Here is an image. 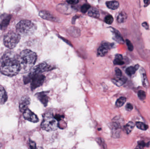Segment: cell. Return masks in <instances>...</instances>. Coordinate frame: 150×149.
Here are the masks:
<instances>
[{
  "label": "cell",
  "instance_id": "6da1fadb",
  "mask_svg": "<svg viewBox=\"0 0 150 149\" xmlns=\"http://www.w3.org/2000/svg\"><path fill=\"white\" fill-rule=\"evenodd\" d=\"M1 72L9 77L16 76L21 71L18 56L11 52H6L1 59Z\"/></svg>",
  "mask_w": 150,
  "mask_h": 149
},
{
  "label": "cell",
  "instance_id": "7a4b0ae2",
  "mask_svg": "<svg viewBox=\"0 0 150 149\" xmlns=\"http://www.w3.org/2000/svg\"><path fill=\"white\" fill-rule=\"evenodd\" d=\"M18 59L21 71H27L35 64L37 61V55L30 50H24L18 55Z\"/></svg>",
  "mask_w": 150,
  "mask_h": 149
},
{
  "label": "cell",
  "instance_id": "3957f363",
  "mask_svg": "<svg viewBox=\"0 0 150 149\" xmlns=\"http://www.w3.org/2000/svg\"><path fill=\"white\" fill-rule=\"evenodd\" d=\"M37 29L36 25L30 21L23 20L16 25L17 32L19 35L27 36L33 33Z\"/></svg>",
  "mask_w": 150,
  "mask_h": 149
},
{
  "label": "cell",
  "instance_id": "277c9868",
  "mask_svg": "<svg viewBox=\"0 0 150 149\" xmlns=\"http://www.w3.org/2000/svg\"><path fill=\"white\" fill-rule=\"evenodd\" d=\"M41 127L42 129L45 131L48 132L54 131L59 127L58 121L52 113H47L44 115Z\"/></svg>",
  "mask_w": 150,
  "mask_h": 149
},
{
  "label": "cell",
  "instance_id": "5b68a950",
  "mask_svg": "<svg viewBox=\"0 0 150 149\" xmlns=\"http://www.w3.org/2000/svg\"><path fill=\"white\" fill-rule=\"evenodd\" d=\"M45 77L42 74L32 75L29 74L28 76L24 78V82L25 84L31 81V89L33 91L42 85L45 82Z\"/></svg>",
  "mask_w": 150,
  "mask_h": 149
},
{
  "label": "cell",
  "instance_id": "8992f818",
  "mask_svg": "<svg viewBox=\"0 0 150 149\" xmlns=\"http://www.w3.org/2000/svg\"><path fill=\"white\" fill-rule=\"evenodd\" d=\"M20 36L17 32L9 31L4 36V44L9 49L15 48L19 43Z\"/></svg>",
  "mask_w": 150,
  "mask_h": 149
},
{
  "label": "cell",
  "instance_id": "52a82bcc",
  "mask_svg": "<svg viewBox=\"0 0 150 149\" xmlns=\"http://www.w3.org/2000/svg\"><path fill=\"white\" fill-rule=\"evenodd\" d=\"M124 124L123 118L120 116H115L112 120V135L114 138H119Z\"/></svg>",
  "mask_w": 150,
  "mask_h": 149
},
{
  "label": "cell",
  "instance_id": "ba28073f",
  "mask_svg": "<svg viewBox=\"0 0 150 149\" xmlns=\"http://www.w3.org/2000/svg\"><path fill=\"white\" fill-rule=\"evenodd\" d=\"M52 69V66L45 63H42L34 67L29 74L30 75L39 74L44 72L49 71Z\"/></svg>",
  "mask_w": 150,
  "mask_h": 149
},
{
  "label": "cell",
  "instance_id": "9c48e42d",
  "mask_svg": "<svg viewBox=\"0 0 150 149\" xmlns=\"http://www.w3.org/2000/svg\"><path fill=\"white\" fill-rule=\"evenodd\" d=\"M30 103V99L28 96L26 95L23 96L19 101V108L20 112L24 113L26 109H28Z\"/></svg>",
  "mask_w": 150,
  "mask_h": 149
},
{
  "label": "cell",
  "instance_id": "30bf717a",
  "mask_svg": "<svg viewBox=\"0 0 150 149\" xmlns=\"http://www.w3.org/2000/svg\"><path fill=\"white\" fill-rule=\"evenodd\" d=\"M23 115L25 120L31 122L36 123L39 121L37 115L28 108L24 112Z\"/></svg>",
  "mask_w": 150,
  "mask_h": 149
},
{
  "label": "cell",
  "instance_id": "8fae6325",
  "mask_svg": "<svg viewBox=\"0 0 150 149\" xmlns=\"http://www.w3.org/2000/svg\"><path fill=\"white\" fill-rule=\"evenodd\" d=\"M111 45L107 42H104L101 44L98 50V55L100 57H104L108 52L111 47Z\"/></svg>",
  "mask_w": 150,
  "mask_h": 149
},
{
  "label": "cell",
  "instance_id": "7c38bea8",
  "mask_svg": "<svg viewBox=\"0 0 150 149\" xmlns=\"http://www.w3.org/2000/svg\"><path fill=\"white\" fill-rule=\"evenodd\" d=\"M36 96L45 106H47L48 100H49V98L47 96V92L38 93L36 94Z\"/></svg>",
  "mask_w": 150,
  "mask_h": 149
},
{
  "label": "cell",
  "instance_id": "4fadbf2b",
  "mask_svg": "<svg viewBox=\"0 0 150 149\" xmlns=\"http://www.w3.org/2000/svg\"><path fill=\"white\" fill-rule=\"evenodd\" d=\"M39 15L40 17L46 20L54 21V22H56L58 21V19L57 18L54 17L50 12L46 10H41L40 11Z\"/></svg>",
  "mask_w": 150,
  "mask_h": 149
},
{
  "label": "cell",
  "instance_id": "5bb4252c",
  "mask_svg": "<svg viewBox=\"0 0 150 149\" xmlns=\"http://www.w3.org/2000/svg\"><path fill=\"white\" fill-rule=\"evenodd\" d=\"M11 19V16L10 15H7L6 16H4L1 20L0 22V27L2 30H4L8 27L10 20Z\"/></svg>",
  "mask_w": 150,
  "mask_h": 149
},
{
  "label": "cell",
  "instance_id": "9a60e30c",
  "mask_svg": "<svg viewBox=\"0 0 150 149\" xmlns=\"http://www.w3.org/2000/svg\"><path fill=\"white\" fill-rule=\"evenodd\" d=\"M8 99L7 93L4 88L0 85V104H4Z\"/></svg>",
  "mask_w": 150,
  "mask_h": 149
},
{
  "label": "cell",
  "instance_id": "2e32d148",
  "mask_svg": "<svg viewBox=\"0 0 150 149\" xmlns=\"http://www.w3.org/2000/svg\"><path fill=\"white\" fill-rule=\"evenodd\" d=\"M141 74H142V82L143 85L145 88H149V80H148V78H147V75H146V73L144 70L142 69L141 71Z\"/></svg>",
  "mask_w": 150,
  "mask_h": 149
},
{
  "label": "cell",
  "instance_id": "e0dca14e",
  "mask_svg": "<svg viewBox=\"0 0 150 149\" xmlns=\"http://www.w3.org/2000/svg\"><path fill=\"white\" fill-rule=\"evenodd\" d=\"M106 4L108 8L112 10L116 9L119 8V6H120L119 2L115 1H109L107 2L106 3Z\"/></svg>",
  "mask_w": 150,
  "mask_h": 149
},
{
  "label": "cell",
  "instance_id": "ac0fdd59",
  "mask_svg": "<svg viewBox=\"0 0 150 149\" xmlns=\"http://www.w3.org/2000/svg\"><path fill=\"white\" fill-rule=\"evenodd\" d=\"M139 65L137 64L135 66H131L126 69V72L129 76H132L135 74L136 71L139 69Z\"/></svg>",
  "mask_w": 150,
  "mask_h": 149
},
{
  "label": "cell",
  "instance_id": "d6986e66",
  "mask_svg": "<svg viewBox=\"0 0 150 149\" xmlns=\"http://www.w3.org/2000/svg\"><path fill=\"white\" fill-rule=\"evenodd\" d=\"M88 15L94 18H98L100 17L99 11L95 8H91L88 12Z\"/></svg>",
  "mask_w": 150,
  "mask_h": 149
},
{
  "label": "cell",
  "instance_id": "ffe728a7",
  "mask_svg": "<svg viewBox=\"0 0 150 149\" xmlns=\"http://www.w3.org/2000/svg\"><path fill=\"white\" fill-rule=\"evenodd\" d=\"M127 80V78H125V77H121V78H120L117 80H112V81L115 85H116L117 86L120 87L126 83Z\"/></svg>",
  "mask_w": 150,
  "mask_h": 149
},
{
  "label": "cell",
  "instance_id": "44dd1931",
  "mask_svg": "<svg viewBox=\"0 0 150 149\" xmlns=\"http://www.w3.org/2000/svg\"><path fill=\"white\" fill-rule=\"evenodd\" d=\"M135 127V124L133 122H129L124 127V129L127 134H129L132 132Z\"/></svg>",
  "mask_w": 150,
  "mask_h": 149
},
{
  "label": "cell",
  "instance_id": "7402d4cb",
  "mask_svg": "<svg viewBox=\"0 0 150 149\" xmlns=\"http://www.w3.org/2000/svg\"><path fill=\"white\" fill-rule=\"evenodd\" d=\"M114 64L115 65H122L124 64V61H123V57L121 54H117L115 55V58L114 60Z\"/></svg>",
  "mask_w": 150,
  "mask_h": 149
},
{
  "label": "cell",
  "instance_id": "603a6c76",
  "mask_svg": "<svg viewBox=\"0 0 150 149\" xmlns=\"http://www.w3.org/2000/svg\"><path fill=\"white\" fill-rule=\"evenodd\" d=\"M127 18V14L125 12H122L120 13L117 17V22L120 23H122L126 22Z\"/></svg>",
  "mask_w": 150,
  "mask_h": 149
},
{
  "label": "cell",
  "instance_id": "cb8c5ba5",
  "mask_svg": "<svg viewBox=\"0 0 150 149\" xmlns=\"http://www.w3.org/2000/svg\"><path fill=\"white\" fill-rule=\"evenodd\" d=\"M112 29L113 30L112 32H113L115 35V41H117V42H123V38H122V37L121 36L120 34V32L116 30L115 29Z\"/></svg>",
  "mask_w": 150,
  "mask_h": 149
},
{
  "label": "cell",
  "instance_id": "d4e9b609",
  "mask_svg": "<svg viewBox=\"0 0 150 149\" xmlns=\"http://www.w3.org/2000/svg\"><path fill=\"white\" fill-rule=\"evenodd\" d=\"M126 101H127V99L125 97H120L116 101V103H115V106L117 107H121L124 105Z\"/></svg>",
  "mask_w": 150,
  "mask_h": 149
},
{
  "label": "cell",
  "instance_id": "484cf974",
  "mask_svg": "<svg viewBox=\"0 0 150 149\" xmlns=\"http://www.w3.org/2000/svg\"><path fill=\"white\" fill-rule=\"evenodd\" d=\"M136 126L139 129H141L142 130H147L149 129V126L148 125H146L143 122H137L136 123Z\"/></svg>",
  "mask_w": 150,
  "mask_h": 149
},
{
  "label": "cell",
  "instance_id": "4316f807",
  "mask_svg": "<svg viewBox=\"0 0 150 149\" xmlns=\"http://www.w3.org/2000/svg\"><path fill=\"white\" fill-rule=\"evenodd\" d=\"M138 96L141 100H144L146 98V93L142 90H140L138 92Z\"/></svg>",
  "mask_w": 150,
  "mask_h": 149
},
{
  "label": "cell",
  "instance_id": "83f0119b",
  "mask_svg": "<svg viewBox=\"0 0 150 149\" xmlns=\"http://www.w3.org/2000/svg\"><path fill=\"white\" fill-rule=\"evenodd\" d=\"M114 18L111 15H108L105 17V21L108 24H112L113 22Z\"/></svg>",
  "mask_w": 150,
  "mask_h": 149
},
{
  "label": "cell",
  "instance_id": "f1b7e54d",
  "mask_svg": "<svg viewBox=\"0 0 150 149\" xmlns=\"http://www.w3.org/2000/svg\"><path fill=\"white\" fill-rule=\"evenodd\" d=\"M91 6L89 4L85 3L82 6L81 8V10L83 13H85L90 9Z\"/></svg>",
  "mask_w": 150,
  "mask_h": 149
},
{
  "label": "cell",
  "instance_id": "f546056e",
  "mask_svg": "<svg viewBox=\"0 0 150 149\" xmlns=\"http://www.w3.org/2000/svg\"><path fill=\"white\" fill-rule=\"evenodd\" d=\"M126 43H127V45L129 50L130 51H132L134 50V46H133L132 43L128 39H127L126 40Z\"/></svg>",
  "mask_w": 150,
  "mask_h": 149
},
{
  "label": "cell",
  "instance_id": "4dcf8cb0",
  "mask_svg": "<svg viewBox=\"0 0 150 149\" xmlns=\"http://www.w3.org/2000/svg\"><path fill=\"white\" fill-rule=\"evenodd\" d=\"M115 75H116V77H117V78H121L122 76V72L121 71L119 68H115Z\"/></svg>",
  "mask_w": 150,
  "mask_h": 149
},
{
  "label": "cell",
  "instance_id": "1f68e13d",
  "mask_svg": "<svg viewBox=\"0 0 150 149\" xmlns=\"http://www.w3.org/2000/svg\"><path fill=\"white\" fill-rule=\"evenodd\" d=\"M29 144H30V149H36V144L35 142L30 140L29 141Z\"/></svg>",
  "mask_w": 150,
  "mask_h": 149
},
{
  "label": "cell",
  "instance_id": "d6a6232c",
  "mask_svg": "<svg viewBox=\"0 0 150 149\" xmlns=\"http://www.w3.org/2000/svg\"><path fill=\"white\" fill-rule=\"evenodd\" d=\"M133 106L132 104L131 103H127L126 105V109L128 111H132L133 109Z\"/></svg>",
  "mask_w": 150,
  "mask_h": 149
},
{
  "label": "cell",
  "instance_id": "836d02e7",
  "mask_svg": "<svg viewBox=\"0 0 150 149\" xmlns=\"http://www.w3.org/2000/svg\"><path fill=\"white\" fill-rule=\"evenodd\" d=\"M142 25L144 28H145L146 29L149 30V24L147 23V22H144L142 24Z\"/></svg>",
  "mask_w": 150,
  "mask_h": 149
},
{
  "label": "cell",
  "instance_id": "e575fe53",
  "mask_svg": "<svg viewBox=\"0 0 150 149\" xmlns=\"http://www.w3.org/2000/svg\"><path fill=\"white\" fill-rule=\"evenodd\" d=\"M67 2L69 4H75L79 2V1H76V0H75V1H67Z\"/></svg>",
  "mask_w": 150,
  "mask_h": 149
},
{
  "label": "cell",
  "instance_id": "d590c367",
  "mask_svg": "<svg viewBox=\"0 0 150 149\" xmlns=\"http://www.w3.org/2000/svg\"><path fill=\"white\" fill-rule=\"evenodd\" d=\"M138 145H140V146H142L144 148L145 146H147V144L144 143V141H139V142L138 143Z\"/></svg>",
  "mask_w": 150,
  "mask_h": 149
},
{
  "label": "cell",
  "instance_id": "8d00e7d4",
  "mask_svg": "<svg viewBox=\"0 0 150 149\" xmlns=\"http://www.w3.org/2000/svg\"><path fill=\"white\" fill-rule=\"evenodd\" d=\"M144 7H147L150 3V1L149 0H144Z\"/></svg>",
  "mask_w": 150,
  "mask_h": 149
},
{
  "label": "cell",
  "instance_id": "74e56055",
  "mask_svg": "<svg viewBox=\"0 0 150 149\" xmlns=\"http://www.w3.org/2000/svg\"><path fill=\"white\" fill-rule=\"evenodd\" d=\"M143 148L144 147H142V146L138 145V146L135 149H143Z\"/></svg>",
  "mask_w": 150,
  "mask_h": 149
}]
</instances>
